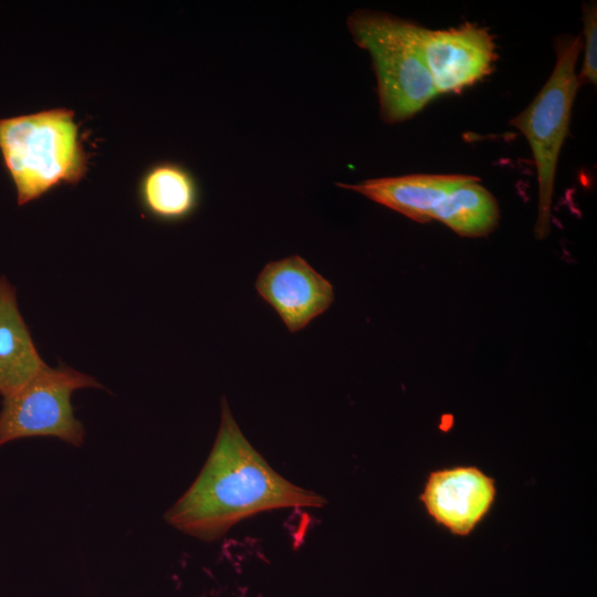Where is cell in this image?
Listing matches in <instances>:
<instances>
[{"instance_id":"6da1fadb","label":"cell","mask_w":597,"mask_h":597,"mask_svg":"<svg viewBox=\"0 0 597 597\" xmlns=\"http://www.w3.org/2000/svg\"><path fill=\"white\" fill-rule=\"evenodd\" d=\"M326 499L279 474L249 442L221 399L219 430L198 476L164 515L181 533L214 542L255 514L287 507H323Z\"/></svg>"},{"instance_id":"ba28073f","label":"cell","mask_w":597,"mask_h":597,"mask_svg":"<svg viewBox=\"0 0 597 597\" xmlns=\"http://www.w3.org/2000/svg\"><path fill=\"white\" fill-rule=\"evenodd\" d=\"M255 289L291 333L303 329L334 301L332 283L300 255L269 262Z\"/></svg>"},{"instance_id":"8fae6325","label":"cell","mask_w":597,"mask_h":597,"mask_svg":"<svg viewBox=\"0 0 597 597\" xmlns=\"http://www.w3.org/2000/svg\"><path fill=\"white\" fill-rule=\"evenodd\" d=\"M137 197L147 217L166 223L190 218L200 201L195 177L172 161L156 163L147 168L139 179Z\"/></svg>"},{"instance_id":"52a82bcc","label":"cell","mask_w":597,"mask_h":597,"mask_svg":"<svg viewBox=\"0 0 597 597\" xmlns=\"http://www.w3.org/2000/svg\"><path fill=\"white\" fill-rule=\"evenodd\" d=\"M495 499V480L474 465L431 471L419 495L429 516L457 536L470 535Z\"/></svg>"},{"instance_id":"7a4b0ae2","label":"cell","mask_w":597,"mask_h":597,"mask_svg":"<svg viewBox=\"0 0 597 597\" xmlns=\"http://www.w3.org/2000/svg\"><path fill=\"white\" fill-rule=\"evenodd\" d=\"M0 154L20 206L76 185L88 167L74 112L64 107L0 118Z\"/></svg>"},{"instance_id":"7c38bea8","label":"cell","mask_w":597,"mask_h":597,"mask_svg":"<svg viewBox=\"0 0 597 597\" xmlns=\"http://www.w3.org/2000/svg\"><path fill=\"white\" fill-rule=\"evenodd\" d=\"M474 179L453 189L432 213L437 220L461 237L479 238L499 224L500 209L493 195Z\"/></svg>"},{"instance_id":"4fadbf2b","label":"cell","mask_w":597,"mask_h":597,"mask_svg":"<svg viewBox=\"0 0 597 597\" xmlns=\"http://www.w3.org/2000/svg\"><path fill=\"white\" fill-rule=\"evenodd\" d=\"M583 24H584V62L583 67L577 74L579 84L588 82L597 83V6L596 2L583 4Z\"/></svg>"},{"instance_id":"277c9868","label":"cell","mask_w":597,"mask_h":597,"mask_svg":"<svg viewBox=\"0 0 597 597\" xmlns=\"http://www.w3.org/2000/svg\"><path fill=\"white\" fill-rule=\"evenodd\" d=\"M582 44L579 36L564 35L556 40V63L552 74L532 103L510 122L525 136L534 157L538 185L534 226L537 239L546 238L551 231L558 156L580 85L575 70Z\"/></svg>"},{"instance_id":"8992f818","label":"cell","mask_w":597,"mask_h":597,"mask_svg":"<svg viewBox=\"0 0 597 597\" xmlns=\"http://www.w3.org/2000/svg\"><path fill=\"white\" fill-rule=\"evenodd\" d=\"M418 38L438 94L458 93L474 84L490 74L496 60L492 35L472 23L449 30L419 25Z\"/></svg>"},{"instance_id":"9c48e42d","label":"cell","mask_w":597,"mask_h":597,"mask_svg":"<svg viewBox=\"0 0 597 597\" xmlns=\"http://www.w3.org/2000/svg\"><path fill=\"white\" fill-rule=\"evenodd\" d=\"M474 178L470 175L413 174L336 185L416 222L426 223L432 220L434 210L453 189Z\"/></svg>"},{"instance_id":"3957f363","label":"cell","mask_w":597,"mask_h":597,"mask_svg":"<svg viewBox=\"0 0 597 597\" xmlns=\"http://www.w3.org/2000/svg\"><path fill=\"white\" fill-rule=\"evenodd\" d=\"M358 46L370 54L381 118L409 119L438 95L425 64L419 25L388 13L357 10L347 20Z\"/></svg>"},{"instance_id":"5b68a950","label":"cell","mask_w":597,"mask_h":597,"mask_svg":"<svg viewBox=\"0 0 597 597\" xmlns=\"http://www.w3.org/2000/svg\"><path fill=\"white\" fill-rule=\"evenodd\" d=\"M82 388L106 389L94 377L70 366L46 365L22 388L3 398L0 447L29 437H54L81 447L85 429L74 415L71 397Z\"/></svg>"},{"instance_id":"30bf717a","label":"cell","mask_w":597,"mask_h":597,"mask_svg":"<svg viewBox=\"0 0 597 597\" xmlns=\"http://www.w3.org/2000/svg\"><path fill=\"white\" fill-rule=\"evenodd\" d=\"M45 366L19 311L15 289L0 276V395L14 394Z\"/></svg>"}]
</instances>
